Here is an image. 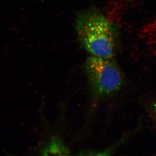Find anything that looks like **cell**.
Listing matches in <instances>:
<instances>
[{
	"mask_svg": "<svg viewBox=\"0 0 156 156\" xmlns=\"http://www.w3.org/2000/svg\"><path fill=\"white\" fill-rule=\"evenodd\" d=\"M113 58L91 56L85 65L93 106L103 96L116 92L124 83V76Z\"/></svg>",
	"mask_w": 156,
	"mask_h": 156,
	"instance_id": "obj_2",
	"label": "cell"
},
{
	"mask_svg": "<svg viewBox=\"0 0 156 156\" xmlns=\"http://www.w3.org/2000/svg\"><path fill=\"white\" fill-rule=\"evenodd\" d=\"M151 112L156 126V99L151 104Z\"/></svg>",
	"mask_w": 156,
	"mask_h": 156,
	"instance_id": "obj_4",
	"label": "cell"
},
{
	"mask_svg": "<svg viewBox=\"0 0 156 156\" xmlns=\"http://www.w3.org/2000/svg\"><path fill=\"white\" fill-rule=\"evenodd\" d=\"M76 30L80 42L92 56L113 58L118 33L115 24L96 9L84 11L77 19Z\"/></svg>",
	"mask_w": 156,
	"mask_h": 156,
	"instance_id": "obj_1",
	"label": "cell"
},
{
	"mask_svg": "<svg viewBox=\"0 0 156 156\" xmlns=\"http://www.w3.org/2000/svg\"><path fill=\"white\" fill-rule=\"evenodd\" d=\"M42 155H69V151L58 138L48 141L41 151Z\"/></svg>",
	"mask_w": 156,
	"mask_h": 156,
	"instance_id": "obj_3",
	"label": "cell"
}]
</instances>
